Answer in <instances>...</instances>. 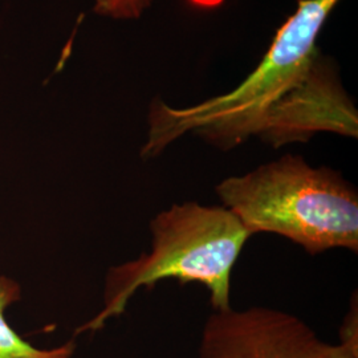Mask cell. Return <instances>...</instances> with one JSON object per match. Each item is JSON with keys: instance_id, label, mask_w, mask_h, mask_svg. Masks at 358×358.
Returning <instances> with one entry per match:
<instances>
[{"instance_id": "5", "label": "cell", "mask_w": 358, "mask_h": 358, "mask_svg": "<svg viewBox=\"0 0 358 358\" xmlns=\"http://www.w3.org/2000/svg\"><path fill=\"white\" fill-rule=\"evenodd\" d=\"M22 288L11 278L0 276V358H71L75 355L76 344L68 341L64 345L52 349H38L31 345L13 331L6 319V310L20 300Z\"/></svg>"}, {"instance_id": "6", "label": "cell", "mask_w": 358, "mask_h": 358, "mask_svg": "<svg viewBox=\"0 0 358 358\" xmlns=\"http://www.w3.org/2000/svg\"><path fill=\"white\" fill-rule=\"evenodd\" d=\"M93 13L113 20H138L153 0H93Z\"/></svg>"}, {"instance_id": "3", "label": "cell", "mask_w": 358, "mask_h": 358, "mask_svg": "<svg viewBox=\"0 0 358 358\" xmlns=\"http://www.w3.org/2000/svg\"><path fill=\"white\" fill-rule=\"evenodd\" d=\"M150 234L148 254L108 271L103 309L76 334L103 329L106 321L125 312L140 288L153 289L167 279L205 285L214 310L231 307V272L252 235L230 210L198 202L174 203L152 219Z\"/></svg>"}, {"instance_id": "7", "label": "cell", "mask_w": 358, "mask_h": 358, "mask_svg": "<svg viewBox=\"0 0 358 358\" xmlns=\"http://www.w3.org/2000/svg\"><path fill=\"white\" fill-rule=\"evenodd\" d=\"M340 344L358 352V308L357 297L350 303V308L340 328Z\"/></svg>"}, {"instance_id": "2", "label": "cell", "mask_w": 358, "mask_h": 358, "mask_svg": "<svg viewBox=\"0 0 358 358\" xmlns=\"http://www.w3.org/2000/svg\"><path fill=\"white\" fill-rule=\"evenodd\" d=\"M215 192L251 235H280L312 256L333 248L358 251L357 190L333 169L285 154L220 180Z\"/></svg>"}, {"instance_id": "4", "label": "cell", "mask_w": 358, "mask_h": 358, "mask_svg": "<svg viewBox=\"0 0 358 358\" xmlns=\"http://www.w3.org/2000/svg\"><path fill=\"white\" fill-rule=\"evenodd\" d=\"M198 358H358V352L321 340L307 322L280 309L230 307L207 317Z\"/></svg>"}, {"instance_id": "1", "label": "cell", "mask_w": 358, "mask_h": 358, "mask_svg": "<svg viewBox=\"0 0 358 358\" xmlns=\"http://www.w3.org/2000/svg\"><path fill=\"white\" fill-rule=\"evenodd\" d=\"M341 0H297L268 51L234 90L186 108L157 99L149 109L143 159L195 134L229 152L250 138L282 148L317 133L358 137L357 108L317 38Z\"/></svg>"}]
</instances>
